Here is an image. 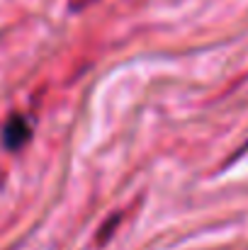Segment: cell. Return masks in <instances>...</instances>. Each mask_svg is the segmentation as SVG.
<instances>
[{
  "label": "cell",
  "mask_w": 248,
  "mask_h": 250,
  "mask_svg": "<svg viewBox=\"0 0 248 250\" xmlns=\"http://www.w3.org/2000/svg\"><path fill=\"white\" fill-rule=\"evenodd\" d=\"M0 141L7 151H20L32 141V124L24 114L15 112L5 119V124L0 126Z\"/></svg>",
  "instance_id": "1"
},
{
  "label": "cell",
  "mask_w": 248,
  "mask_h": 250,
  "mask_svg": "<svg viewBox=\"0 0 248 250\" xmlns=\"http://www.w3.org/2000/svg\"><path fill=\"white\" fill-rule=\"evenodd\" d=\"M246 153H248V141L239 148V151H236V153H234V156H231V161H239V158H241V156H246ZM231 161H229V163H231Z\"/></svg>",
  "instance_id": "2"
}]
</instances>
